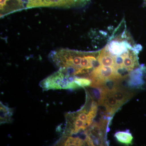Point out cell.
Masks as SVG:
<instances>
[{
	"label": "cell",
	"mask_w": 146,
	"mask_h": 146,
	"mask_svg": "<svg viewBox=\"0 0 146 146\" xmlns=\"http://www.w3.org/2000/svg\"><path fill=\"white\" fill-rule=\"evenodd\" d=\"M90 0H13L15 12L38 7L71 8L83 7Z\"/></svg>",
	"instance_id": "1"
},
{
	"label": "cell",
	"mask_w": 146,
	"mask_h": 146,
	"mask_svg": "<svg viewBox=\"0 0 146 146\" xmlns=\"http://www.w3.org/2000/svg\"><path fill=\"white\" fill-rule=\"evenodd\" d=\"M75 76L70 75L61 69L49 76L40 82L44 91L57 89H76L80 88L75 81Z\"/></svg>",
	"instance_id": "2"
},
{
	"label": "cell",
	"mask_w": 146,
	"mask_h": 146,
	"mask_svg": "<svg viewBox=\"0 0 146 146\" xmlns=\"http://www.w3.org/2000/svg\"><path fill=\"white\" fill-rule=\"evenodd\" d=\"M127 85L129 89L132 90L142 87L144 82L141 68H136L131 72L128 78Z\"/></svg>",
	"instance_id": "3"
},
{
	"label": "cell",
	"mask_w": 146,
	"mask_h": 146,
	"mask_svg": "<svg viewBox=\"0 0 146 146\" xmlns=\"http://www.w3.org/2000/svg\"><path fill=\"white\" fill-rule=\"evenodd\" d=\"M110 93L114 96L121 106L130 100L134 95L131 89L121 86H119Z\"/></svg>",
	"instance_id": "4"
},
{
	"label": "cell",
	"mask_w": 146,
	"mask_h": 146,
	"mask_svg": "<svg viewBox=\"0 0 146 146\" xmlns=\"http://www.w3.org/2000/svg\"><path fill=\"white\" fill-rule=\"evenodd\" d=\"M108 115L112 116L121 107L119 103L110 92H107L103 105Z\"/></svg>",
	"instance_id": "5"
},
{
	"label": "cell",
	"mask_w": 146,
	"mask_h": 146,
	"mask_svg": "<svg viewBox=\"0 0 146 146\" xmlns=\"http://www.w3.org/2000/svg\"><path fill=\"white\" fill-rule=\"evenodd\" d=\"M89 89L87 90L93 100L96 102L99 106H102L107 92L100 86H90Z\"/></svg>",
	"instance_id": "6"
},
{
	"label": "cell",
	"mask_w": 146,
	"mask_h": 146,
	"mask_svg": "<svg viewBox=\"0 0 146 146\" xmlns=\"http://www.w3.org/2000/svg\"><path fill=\"white\" fill-rule=\"evenodd\" d=\"M98 60L102 66H110L114 68V56L108 52L106 47L100 51Z\"/></svg>",
	"instance_id": "7"
},
{
	"label": "cell",
	"mask_w": 146,
	"mask_h": 146,
	"mask_svg": "<svg viewBox=\"0 0 146 146\" xmlns=\"http://www.w3.org/2000/svg\"><path fill=\"white\" fill-rule=\"evenodd\" d=\"M0 105L1 124L11 123L13 121V110L3 104L1 102Z\"/></svg>",
	"instance_id": "8"
},
{
	"label": "cell",
	"mask_w": 146,
	"mask_h": 146,
	"mask_svg": "<svg viewBox=\"0 0 146 146\" xmlns=\"http://www.w3.org/2000/svg\"><path fill=\"white\" fill-rule=\"evenodd\" d=\"M115 138L121 143L129 145H132L133 137L129 130L125 131H119L115 133Z\"/></svg>",
	"instance_id": "9"
},
{
	"label": "cell",
	"mask_w": 146,
	"mask_h": 146,
	"mask_svg": "<svg viewBox=\"0 0 146 146\" xmlns=\"http://www.w3.org/2000/svg\"><path fill=\"white\" fill-rule=\"evenodd\" d=\"M144 5L145 6H146V0H145V2H144Z\"/></svg>",
	"instance_id": "10"
}]
</instances>
